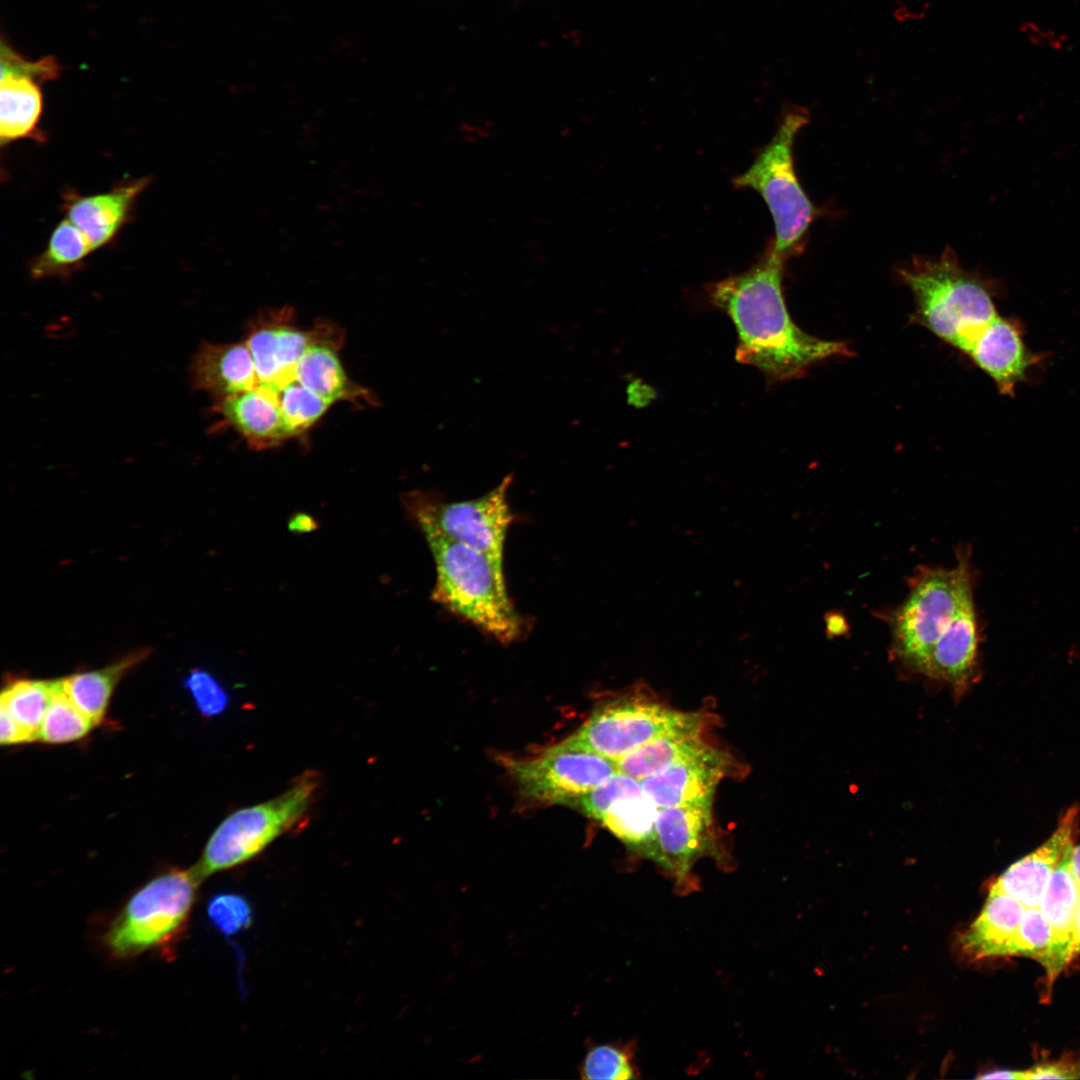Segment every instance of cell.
I'll return each mask as SVG.
<instances>
[{
  "label": "cell",
  "instance_id": "cell-17",
  "mask_svg": "<svg viewBox=\"0 0 1080 1080\" xmlns=\"http://www.w3.org/2000/svg\"><path fill=\"white\" fill-rule=\"evenodd\" d=\"M150 182V177H140L120 183L108 192L87 196L68 192L63 202L66 218L86 236L95 251L110 243L129 221L138 196Z\"/></svg>",
  "mask_w": 1080,
  "mask_h": 1080
},
{
  "label": "cell",
  "instance_id": "cell-41",
  "mask_svg": "<svg viewBox=\"0 0 1080 1080\" xmlns=\"http://www.w3.org/2000/svg\"><path fill=\"white\" fill-rule=\"evenodd\" d=\"M978 1078L980 1079H1025L1027 1080L1026 1070H998L992 1071L986 1074H982Z\"/></svg>",
  "mask_w": 1080,
  "mask_h": 1080
},
{
  "label": "cell",
  "instance_id": "cell-22",
  "mask_svg": "<svg viewBox=\"0 0 1080 1080\" xmlns=\"http://www.w3.org/2000/svg\"><path fill=\"white\" fill-rule=\"evenodd\" d=\"M1025 908L1014 897L991 887L980 914L961 936L962 949L977 959L1005 956Z\"/></svg>",
  "mask_w": 1080,
  "mask_h": 1080
},
{
  "label": "cell",
  "instance_id": "cell-6",
  "mask_svg": "<svg viewBox=\"0 0 1080 1080\" xmlns=\"http://www.w3.org/2000/svg\"><path fill=\"white\" fill-rule=\"evenodd\" d=\"M320 787V775L307 770L278 796L228 815L209 837L192 868L200 880L241 865L307 815Z\"/></svg>",
  "mask_w": 1080,
  "mask_h": 1080
},
{
  "label": "cell",
  "instance_id": "cell-8",
  "mask_svg": "<svg viewBox=\"0 0 1080 1080\" xmlns=\"http://www.w3.org/2000/svg\"><path fill=\"white\" fill-rule=\"evenodd\" d=\"M511 474L492 490L475 499L444 501L432 493L412 491L403 505L419 529H431L472 548L503 567L504 547L513 521L507 492Z\"/></svg>",
  "mask_w": 1080,
  "mask_h": 1080
},
{
  "label": "cell",
  "instance_id": "cell-28",
  "mask_svg": "<svg viewBox=\"0 0 1080 1080\" xmlns=\"http://www.w3.org/2000/svg\"><path fill=\"white\" fill-rule=\"evenodd\" d=\"M57 680L14 679L0 695L1 709L39 740L41 725Z\"/></svg>",
  "mask_w": 1080,
  "mask_h": 1080
},
{
  "label": "cell",
  "instance_id": "cell-31",
  "mask_svg": "<svg viewBox=\"0 0 1080 1080\" xmlns=\"http://www.w3.org/2000/svg\"><path fill=\"white\" fill-rule=\"evenodd\" d=\"M630 1046L617 1043L591 1046L579 1066L581 1079L627 1080L637 1078Z\"/></svg>",
  "mask_w": 1080,
  "mask_h": 1080
},
{
  "label": "cell",
  "instance_id": "cell-15",
  "mask_svg": "<svg viewBox=\"0 0 1080 1080\" xmlns=\"http://www.w3.org/2000/svg\"><path fill=\"white\" fill-rule=\"evenodd\" d=\"M1080 809L1068 808L1049 838L1034 851L1007 868L992 887L1014 897L1025 907H1036L1057 864L1075 845Z\"/></svg>",
  "mask_w": 1080,
  "mask_h": 1080
},
{
  "label": "cell",
  "instance_id": "cell-32",
  "mask_svg": "<svg viewBox=\"0 0 1080 1080\" xmlns=\"http://www.w3.org/2000/svg\"><path fill=\"white\" fill-rule=\"evenodd\" d=\"M1050 940V928L1039 907H1026L1005 956H1024L1041 964L1048 952Z\"/></svg>",
  "mask_w": 1080,
  "mask_h": 1080
},
{
  "label": "cell",
  "instance_id": "cell-34",
  "mask_svg": "<svg viewBox=\"0 0 1080 1080\" xmlns=\"http://www.w3.org/2000/svg\"><path fill=\"white\" fill-rule=\"evenodd\" d=\"M201 715L214 717L221 714L229 703V695L217 678L203 669L191 670L183 681Z\"/></svg>",
  "mask_w": 1080,
  "mask_h": 1080
},
{
  "label": "cell",
  "instance_id": "cell-27",
  "mask_svg": "<svg viewBox=\"0 0 1080 1080\" xmlns=\"http://www.w3.org/2000/svg\"><path fill=\"white\" fill-rule=\"evenodd\" d=\"M93 251L86 236L70 220L62 219L46 249L32 261L30 274L34 279L69 276Z\"/></svg>",
  "mask_w": 1080,
  "mask_h": 1080
},
{
  "label": "cell",
  "instance_id": "cell-5",
  "mask_svg": "<svg viewBox=\"0 0 1080 1080\" xmlns=\"http://www.w3.org/2000/svg\"><path fill=\"white\" fill-rule=\"evenodd\" d=\"M808 122L806 107L785 105L772 139L760 149L751 166L733 179L737 189L754 190L766 203L775 227L770 247L785 261L800 252L818 215L798 180L793 158L796 135Z\"/></svg>",
  "mask_w": 1080,
  "mask_h": 1080
},
{
  "label": "cell",
  "instance_id": "cell-7",
  "mask_svg": "<svg viewBox=\"0 0 1080 1080\" xmlns=\"http://www.w3.org/2000/svg\"><path fill=\"white\" fill-rule=\"evenodd\" d=\"M200 881L193 869H172L139 888L105 933L111 955L131 958L175 940L188 921Z\"/></svg>",
  "mask_w": 1080,
  "mask_h": 1080
},
{
  "label": "cell",
  "instance_id": "cell-18",
  "mask_svg": "<svg viewBox=\"0 0 1080 1080\" xmlns=\"http://www.w3.org/2000/svg\"><path fill=\"white\" fill-rule=\"evenodd\" d=\"M1072 848L1065 852L1054 869L1038 905L1051 933L1049 949L1041 963L1049 986L1072 961L1080 898V887L1070 868Z\"/></svg>",
  "mask_w": 1080,
  "mask_h": 1080
},
{
  "label": "cell",
  "instance_id": "cell-11",
  "mask_svg": "<svg viewBox=\"0 0 1080 1080\" xmlns=\"http://www.w3.org/2000/svg\"><path fill=\"white\" fill-rule=\"evenodd\" d=\"M293 314L288 306L264 312L245 340L259 384L277 392L295 379L296 366L310 346L319 342L342 343V336L328 325H319L313 330L294 326Z\"/></svg>",
  "mask_w": 1080,
  "mask_h": 1080
},
{
  "label": "cell",
  "instance_id": "cell-3",
  "mask_svg": "<svg viewBox=\"0 0 1080 1080\" xmlns=\"http://www.w3.org/2000/svg\"><path fill=\"white\" fill-rule=\"evenodd\" d=\"M898 274L913 293L919 322L966 354L999 316L991 281L965 270L949 247L937 259L913 258Z\"/></svg>",
  "mask_w": 1080,
  "mask_h": 1080
},
{
  "label": "cell",
  "instance_id": "cell-37",
  "mask_svg": "<svg viewBox=\"0 0 1080 1080\" xmlns=\"http://www.w3.org/2000/svg\"><path fill=\"white\" fill-rule=\"evenodd\" d=\"M1019 31L1033 46L1045 47L1054 51L1064 49L1069 41L1066 33L1044 28L1034 21L1022 22L1019 25Z\"/></svg>",
  "mask_w": 1080,
  "mask_h": 1080
},
{
  "label": "cell",
  "instance_id": "cell-13",
  "mask_svg": "<svg viewBox=\"0 0 1080 1080\" xmlns=\"http://www.w3.org/2000/svg\"><path fill=\"white\" fill-rule=\"evenodd\" d=\"M712 841V804L658 808L657 855L654 862L674 877L679 886L689 883L696 859Z\"/></svg>",
  "mask_w": 1080,
  "mask_h": 1080
},
{
  "label": "cell",
  "instance_id": "cell-42",
  "mask_svg": "<svg viewBox=\"0 0 1080 1080\" xmlns=\"http://www.w3.org/2000/svg\"><path fill=\"white\" fill-rule=\"evenodd\" d=\"M1070 868L1080 887V845L1072 848L1070 853Z\"/></svg>",
  "mask_w": 1080,
  "mask_h": 1080
},
{
  "label": "cell",
  "instance_id": "cell-36",
  "mask_svg": "<svg viewBox=\"0 0 1080 1080\" xmlns=\"http://www.w3.org/2000/svg\"><path fill=\"white\" fill-rule=\"evenodd\" d=\"M1030 1079H1080V1056H1064L1026 1069Z\"/></svg>",
  "mask_w": 1080,
  "mask_h": 1080
},
{
  "label": "cell",
  "instance_id": "cell-1",
  "mask_svg": "<svg viewBox=\"0 0 1080 1080\" xmlns=\"http://www.w3.org/2000/svg\"><path fill=\"white\" fill-rule=\"evenodd\" d=\"M784 264L769 246L746 271L707 289L711 304L735 326L736 360L770 383L800 378L813 365L852 352L846 343L815 337L793 322L783 293Z\"/></svg>",
  "mask_w": 1080,
  "mask_h": 1080
},
{
  "label": "cell",
  "instance_id": "cell-43",
  "mask_svg": "<svg viewBox=\"0 0 1080 1080\" xmlns=\"http://www.w3.org/2000/svg\"><path fill=\"white\" fill-rule=\"evenodd\" d=\"M1078 955H1080V898H1079L1078 908H1077V916H1076V924H1075V935H1074V943H1073V949H1072V960L1075 957H1077Z\"/></svg>",
  "mask_w": 1080,
  "mask_h": 1080
},
{
  "label": "cell",
  "instance_id": "cell-23",
  "mask_svg": "<svg viewBox=\"0 0 1080 1080\" xmlns=\"http://www.w3.org/2000/svg\"><path fill=\"white\" fill-rule=\"evenodd\" d=\"M705 720L665 733L616 761L618 772L643 780L710 747L703 737Z\"/></svg>",
  "mask_w": 1080,
  "mask_h": 1080
},
{
  "label": "cell",
  "instance_id": "cell-9",
  "mask_svg": "<svg viewBox=\"0 0 1080 1080\" xmlns=\"http://www.w3.org/2000/svg\"><path fill=\"white\" fill-rule=\"evenodd\" d=\"M705 720L643 696H621L599 706L569 739L579 747L617 761L645 743Z\"/></svg>",
  "mask_w": 1080,
  "mask_h": 1080
},
{
  "label": "cell",
  "instance_id": "cell-24",
  "mask_svg": "<svg viewBox=\"0 0 1080 1080\" xmlns=\"http://www.w3.org/2000/svg\"><path fill=\"white\" fill-rule=\"evenodd\" d=\"M337 346L329 342L310 346L296 366L294 380L331 404L341 400L371 401L367 390L348 378L337 355Z\"/></svg>",
  "mask_w": 1080,
  "mask_h": 1080
},
{
  "label": "cell",
  "instance_id": "cell-2",
  "mask_svg": "<svg viewBox=\"0 0 1080 1080\" xmlns=\"http://www.w3.org/2000/svg\"><path fill=\"white\" fill-rule=\"evenodd\" d=\"M433 557L432 600L495 640L508 644L526 629L508 596L503 567L431 529H420Z\"/></svg>",
  "mask_w": 1080,
  "mask_h": 1080
},
{
  "label": "cell",
  "instance_id": "cell-14",
  "mask_svg": "<svg viewBox=\"0 0 1080 1080\" xmlns=\"http://www.w3.org/2000/svg\"><path fill=\"white\" fill-rule=\"evenodd\" d=\"M981 639L972 595L960 605L935 643L923 675L949 684L956 694L965 693L979 678Z\"/></svg>",
  "mask_w": 1080,
  "mask_h": 1080
},
{
  "label": "cell",
  "instance_id": "cell-35",
  "mask_svg": "<svg viewBox=\"0 0 1080 1080\" xmlns=\"http://www.w3.org/2000/svg\"><path fill=\"white\" fill-rule=\"evenodd\" d=\"M207 911L214 926L225 934H233L247 927L251 918L248 903L233 894L215 896L209 902Z\"/></svg>",
  "mask_w": 1080,
  "mask_h": 1080
},
{
  "label": "cell",
  "instance_id": "cell-25",
  "mask_svg": "<svg viewBox=\"0 0 1080 1080\" xmlns=\"http://www.w3.org/2000/svg\"><path fill=\"white\" fill-rule=\"evenodd\" d=\"M150 652V649H139L104 668L69 675L60 679L62 689L71 701L97 725L104 718L117 683L127 672L148 657Z\"/></svg>",
  "mask_w": 1080,
  "mask_h": 1080
},
{
  "label": "cell",
  "instance_id": "cell-4",
  "mask_svg": "<svg viewBox=\"0 0 1080 1080\" xmlns=\"http://www.w3.org/2000/svg\"><path fill=\"white\" fill-rule=\"evenodd\" d=\"M956 556L952 568L919 567L909 580L905 600L883 615L891 632L893 656L920 674L960 605L973 595L971 552L959 546Z\"/></svg>",
  "mask_w": 1080,
  "mask_h": 1080
},
{
  "label": "cell",
  "instance_id": "cell-29",
  "mask_svg": "<svg viewBox=\"0 0 1080 1080\" xmlns=\"http://www.w3.org/2000/svg\"><path fill=\"white\" fill-rule=\"evenodd\" d=\"M94 726L96 724L67 696L58 679L41 725L39 740L49 744L75 741L87 735Z\"/></svg>",
  "mask_w": 1080,
  "mask_h": 1080
},
{
  "label": "cell",
  "instance_id": "cell-40",
  "mask_svg": "<svg viewBox=\"0 0 1080 1080\" xmlns=\"http://www.w3.org/2000/svg\"><path fill=\"white\" fill-rule=\"evenodd\" d=\"M463 140L470 143H479L489 139L493 135V128L484 125L463 123L458 128Z\"/></svg>",
  "mask_w": 1080,
  "mask_h": 1080
},
{
  "label": "cell",
  "instance_id": "cell-16",
  "mask_svg": "<svg viewBox=\"0 0 1080 1080\" xmlns=\"http://www.w3.org/2000/svg\"><path fill=\"white\" fill-rule=\"evenodd\" d=\"M729 765L728 756L710 746L640 782L646 796L658 808L712 804L715 789L728 773Z\"/></svg>",
  "mask_w": 1080,
  "mask_h": 1080
},
{
  "label": "cell",
  "instance_id": "cell-30",
  "mask_svg": "<svg viewBox=\"0 0 1080 1080\" xmlns=\"http://www.w3.org/2000/svg\"><path fill=\"white\" fill-rule=\"evenodd\" d=\"M286 437L298 435L316 423L332 405L296 380L279 391Z\"/></svg>",
  "mask_w": 1080,
  "mask_h": 1080
},
{
  "label": "cell",
  "instance_id": "cell-12",
  "mask_svg": "<svg viewBox=\"0 0 1080 1080\" xmlns=\"http://www.w3.org/2000/svg\"><path fill=\"white\" fill-rule=\"evenodd\" d=\"M61 66L54 56L29 61L1 42L0 139L6 145L23 138L41 139L43 109L41 84L58 77Z\"/></svg>",
  "mask_w": 1080,
  "mask_h": 1080
},
{
  "label": "cell",
  "instance_id": "cell-19",
  "mask_svg": "<svg viewBox=\"0 0 1080 1080\" xmlns=\"http://www.w3.org/2000/svg\"><path fill=\"white\" fill-rule=\"evenodd\" d=\"M967 355L990 376L999 392L1012 395L1037 360L1012 320L998 316L976 338Z\"/></svg>",
  "mask_w": 1080,
  "mask_h": 1080
},
{
  "label": "cell",
  "instance_id": "cell-26",
  "mask_svg": "<svg viewBox=\"0 0 1080 1080\" xmlns=\"http://www.w3.org/2000/svg\"><path fill=\"white\" fill-rule=\"evenodd\" d=\"M657 814L658 807L642 793L617 801L599 821L628 848L655 861Z\"/></svg>",
  "mask_w": 1080,
  "mask_h": 1080
},
{
  "label": "cell",
  "instance_id": "cell-39",
  "mask_svg": "<svg viewBox=\"0 0 1080 1080\" xmlns=\"http://www.w3.org/2000/svg\"><path fill=\"white\" fill-rule=\"evenodd\" d=\"M319 527L318 521L309 513L297 511L288 519V530L297 535L310 533Z\"/></svg>",
  "mask_w": 1080,
  "mask_h": 1080
},
{
  "label": "cell",
  "instance_id": "cell-20",
  "mask_svg": "<svg viewBox=\"0 0 1080 1080\" xmlns=\"http://www.w3.org/2000/svg\"><path fill=\"white\" fill-rule=\"evenodd\" d=\"M190 376L195 389L209 393L216 401L259 385L255 364L245 341L202 344L193 356Z\"/></svg>",
  "mask_w": 1080,
  "mask_h": 1080
},
{
  "label": "cell",
  "instance_id": "cell-38",
  "mask_svg": "<svg viewBox=\"0 0 1080 1080\" xmlns=\"http://www.w3.org/2000/svg\"><path fill=\"white\" fill-rule=\"evenodd\" d=\"M0 743L14 745L37 740L33 734L17 723L7 712L1 709Z\"/></svg>",
  "mask_w": 1080,
  "mask_h": 1080
},
{
  "label": "cell",
  "instance_id": "cell-10",
  "mask_svg": "<svg viewBox=\"0 0 1080 1080\" xmlns=\"http://www.w3.org/2000/svg\"><path fill=\"white\" fill-rule=\"evenodd\" d=\"M528 800L571 805L618 772L616 761L583 749L569 737L536 755L507 764Z\"/></svg>",
  "mask_w": 1080,
  "mask_h": 1080
},
{
  "label": "cell",
  "instance_id": "cell-21",
  "mask_svg": "<svg viewBox=\"0 0 1080 1080\" xmlns=\"http://www.w3.org/2000/svg\"><path fill=\"white\" fill-rule=\"evenodd\" d=\"M223 423L239 432L251 446L266 448L286 439L279 392L258 385L218 400L213 406Z\"/></svg>",
  "mask_w": 1080,
  "mask_h": 1080
},
{
  "label": "cell",
  "instance_id": "cell-33",
  "mask_svg": "<svg viewBox=\"0 0 1080 1080\" xmlns=\"http://www.w3.org/2000/svg\"><path fill=\"white\" fill-rule=\"evenodd\" d=\"M642 793L644 791L639 780L617 772L579 797L571 806L578 807L585 815L599 821L617 801Z\"/></svg>",
  "mask_w": 1080,
  "mask_h": 1080
}]
</instances>
